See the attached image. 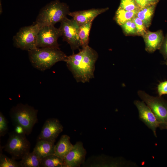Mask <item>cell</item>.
I'll use <instances>...</instances> for the list:
<instances>
[{
  "instance_id": "cell-9",
  "label": "cell",
  "mask_w": 167,
  "mask_h": 167,
  "mask_svg": "<svg viewBox=\"0 0 167 167\" xmlns=\"http://www.w3.org/2000/svg\"><path fill=\"white\" fill-rule=\"evenodd\" d=\"M61 34L59 28H56L54 25L41 27L38 35L37 47L60 49L58 40Z\"/></svg>"
},
{
  "instance_id": "cell-20",
  "label": "cell",
  "mask_w": 167,
  "mask_h": 167,
  "mask_svg": "<svg viewBox=\"0 0 167 167\" xmlns=\"http://www.w3.org/2000/svg\"><path fill=\"white\" fill-rule=\"evenodd\" d=\"M92 23L90 22L79 26L78 36L82 48L88 45L89 35Z\"/></svg>"
},
{
  "instance_id": "cell-19",
  "label": "cell",
  "mask_w": 167,
  "mask_h": 167,
  "mask_svg": "<svg viewBox=\"0 0 167 167\" xmlns=\"http://www.w3.org/2000/svg\"><path fill=\"white\" fill-rule=\"evenodd\" d=\"M137 11H129L118 7L116 12L114 19L121 26L126 22L133 19L136 16Z\"/></svg>"
},
{
  "instance_id": "cell-8",
  "label": "cell",
  "mask_w": 167,
  "mask_h": 167,
  "mask_svg": "<svg viewBox=\"0 0 167 167\" xmlns=\"http://www.w3.org/2000/svg\"><path fill=\"white\" fill-rule=\"evenodd\" d=\"M59 28L64 41L69 44L72 50L79 49L81 45L78 36L79 26L73 19L67 17L61 22Z\"/></svg>"
},
{
  "instance_id": "cell-25",
  "label": "cell",
  "mask_w": 167,
  "mask_h": 167,
  "mask_svg": "<svg viewBox=\"0 0 167 167\" xmlns=\"http://www.w3.org/2000/svg\"><path fill=\"white\" fill-rule=\"evenodd\" d=\"M136 26L138 35L143 36L148 31L143 21L136 16L133 19Z\"/></svg>"
},
{
  "instance_id": "cell-11",
  "label": "cell",
  "mask_w": 167,
  "mask_h": 167,
  "mask_svg": "<svg viewBox=\"0 0 167 167\" xmlns=\"http://www.w3.org/2000/svg\"><path fill=\"white\" fill-rule=\"evenodd\" d=\"M86 154L82 142H76L63 160L64 167H80L84 163Z\"/></svg>"
},
{
  "instance_id": "cell-13",
  "label": "cell",
  "mask_w": 167,
  "mask_h": 167,
  "mask_svg": "<svg viewBox=\"0 0 167 167\" xmlns=\"http://www.w3.org/2000/svg\"><path fill=\"white\" fill-rule=\"evenodd\" d=\"M109 9L103 8L92 9L87 10L70 12L69 15L72 17L79 26L93 22L99 15L104 13Z\"/></svg>"
},
{
  "instance_id": "cell-12",
  "label": "cell",
  "mask_w": 167,
  "mask_h": 167,
  "mask_svg": "<svg viewBox=\"0 0 167 167\" xmlns=\"http://www.w3.org/2000/svg\"><path fill=\"white\" fill-rule=\"evenodd\" d=\"M63 126L58 119L50 118L45 122L38 136V140L44 139L55 142L63 130Z\"/></svg>"
},
{
  "instance_id": "cell-6",
  "label": "cell",
  "mask_w": 167,
  "mask_h": 167,
  "mask_svg": "<svg viewBox=\"0 0 167 167\" xmlns=\"http://www.w3.org/2000/svg\"><path fill=\"white\" fill-rule=\"evenodd\" d=\"M40 27L35 23L32 25L21 28L13 36L14 46L28 51L37 48L38 35Z\"/></svg>"
},
{
  "instance_id": "cell-24",
  "label": "cell",
  "mask_w": 167,
  "mask_h": 167,
  "mask_svg": "<svg viewBox=\"0 0 167 167\" xmlns=\"http://www.w3.org/2000/svg\"><path fill=\"white\" fill-rule=\"evenodd\" d=\"M119 7L129 11H138L140 9L135 0H120Z\"/></svg>"
},
{
  "instance_id": "cell-28",
  "label": "cell",
  "mask_w": 167,
  "mask_h": 167,
  "mask_svg": "<svg viewBox=\"0 0 167 167\" xmlns=\"http://www.w3.org/2000/svg\"><path fill=\"white\" fill-rule=\"evenodd\" d=\"M160 53L165 59H167V34L164 38L159 49Z\"/></svg>"
},
{
  "instance_id": "cell-27",
  "label": "cell",
  "mask_w": 167,
  "mask_h": 167,
  "mask_svg": "<svg viewBox=\"0 0 167 167\" xmlns=\"http://www.w3.org/2000/svg\"><path fill=\"white\" fill-rule=\"evenodd\" d=\"M157 92L159 96L167 94V80L159 83L157 86Z\"/></svg>"
},
{
  "instance_id": "cell-26",
  "label": "cell",
  "mask_w": 167,
  "mask_h": 167,
  "mask_svg": "<svg viewBox=\"0 0 167 167\" xmlns=\"http://www.w3.org/2000/svg\"><path fill=\"white\" fill-rule=\"evenodd\" d=\"M8 131V122L1 112H0V136H4Z\"/></svg>"
},
{
  "instance_id": "cell-31",
  "label": "cell",
  "mask_w": 167,
  "mask_h": 167,
  "mask_svg": "<svg viewBox=\"0 0 167 167\" xmlns=\"http://www.w3.org/2000/svg\"><path fill=\"white\" fill-rule=\"evenodd\" d=\"M160 0H145L149 5L156 4Z\"/></svg>"
},
{
  "instance_id": "cell-21",
  "label": "cell",
  "mask_w": 167,
  "mask_h": 167,
  "mask_svg": "<svg viewBox=\"0 0 167 167\" xmlns=\"http://www.w3.org/2000/svg\"><path fill=\"white\" fill-rule=\"evenodd\" d=\"M41 167H64L63 160L54 154L50 155L42 159Z\"/></svg>"
},
{
  "instance_id": "cell-18",
  "label": "cell",
  "mask_w": 167,
  "mask_h": 167,
  "mask_svg": "<svg viewBox=\"0 0 167 167\" xmlns=\"http://www.w3.org/2000/svg\"><path fill=\"white\" fill-rule=\"evenodd\" d=\"M42 159L32 151L25 155L19 161L21 167H40Z\"/></svg>"
},
{
  "instance_id": "cell-29",
  "label": "cell",
  "mask_w": 167,
  "mask_h": 167,
  "mask_svg": "<svg viewBox=\"0 0 167 167\" xmlns=\"http://www.w3.org/2000/svg\"><path fill=\"white\" fill-rule=\"evenodd\" d=\"M137 4L141 8H143L149 5L145 0H135Z\"/></svg>"
},
{
  "instance_id": "cell-7",
  "label": "cell",
  "mask_w": 167,
  "mask_h": 167,
  "mask_svg": "<svg viewBox=\"0 0 167 167\" xmlns=\"http://www.w3.org/2000/svg\"><path fill=\"white\" fill-rule=\"evenodd\" d=\"M26 135L15 131L9 134L7 142L4 147V150L15 160L21 159L30 152V143Z\"/></svg>"
},
{
  "instance_id": "cell-1",
  "label": "cell",
  "mask_w": 167,
  "mask_h": 167,
  "mask_svg": "<svg viewBox=\"0 0 167 167\" xmlns=\"http://www.w3.org/2000/svg\"><path fill=\"white\" fill-rule=\"evenodd\" d=\"M98 57L96 51L88 45L79 49L78 53L68 56L66 62L76 81L85 83L94 78Z\"/></svg>"
},
{
  "instance_id": "cell-32",
  "label": "cell",
  "mask_w": 167,
  "mask_h": 167,
  "mask_svg": "<svg viewBox=\"0 0 167 167\" xmlns=\"http://www.w3.org/2000/svg\"><path fill=\"white\" fill-rule=\"evenodd\" d=\"M165 64L167 65V60L165 61Z\"/></svg>"
},
{
  "instance_id": "cell-23",
  "label": "cell",
  "mask_w": 167,
  "mask_h": 167,
  "mask_svg": "<svg viewBox=\"0 0 167 167\" xmlns=\"http://www.w3.org/2000/svg\"><path fill=\"white\" fill-rule=\"evenodd\" d=\"M120 26L126 35L138 36L135 25L133 19L126 22Z\"/></svg>"
},
{
  "instance_id": "cell-30",
  "label": "cell",
  "mask_w": 167,
  "mask_h": 167,
  "mask_svg": "<svg viewBox=\"0 0 167 167\" xmlns=\"http://www.w3.org/2000/svg\"><path fill=\"white\" fill-rule=\"evenodd\" d=\"M15 131L18 133L25 134L24 129L22 127L20 126H15Z\"/></svg>"
},
{
  "instance_id": "cell-10",
  "label": "cell",
  "mask_w": 167,
  "mask_h": 167,
  "mask_svg": "<svg viewBox=\"0 0 167 167\" xmlns=\"http://www.w3.org/2000/svg\"><path fill=\"white\" fill-rule=\"evenodd\" d=\"M134 103L138 110L139 119L152 131L155 136L157 137L156 131L159 125L155 115L143 101L135 100Z\"/></svg>"
},
{
  "instance_id": "cell-3",
  "label": "cell",
  "mask_w": 167,
  "mask_h": 167,
  "mask_svg": "<svg viewBox=\"0 0 167 167\" xmlns=\"http://www.w3.org/2000/svg\"><path fill=\"white\" fill-rule=\"evenodd\" d=\"M70 12L68 6L58 0L47 4L40 10L35 23L40 27L46 25H54L61 22Z\"/></svg>"
},
{
  "instance_id": "cell-16",
  "label": "cell",
  "mask_w": 167,
  "mask_h": 167,
  "mask_svg": "<svg viewBox=\"0 0 167 167\" xmlns=\"http://www.w3.org/2000/svg\"><path fill=\"white\" fill-rule=\"evenodd\" d=\"M54 143L44 139L38 140L33 151L41 159L47 156L54 154L55 147Z\"/></svg>"
},
{
  "instance_id": "cell-5",
  "label": "cell",
  "mask_w": 167,
  "mask_h": 167,
  "mask_svg": "<svg viewBox=\"0 0 167 167\" xmlns=\"http://www.w3.org/2000/svg\"><path fill=\"white\" fill-rule=\"evenodd\" d=\"M139 97L150 108L159 123V128L167 129V101L161 96H153L145 92L139 90Z\"/></svg>"
},
{
  "instance_id": "cell-14",
  "label": "cell",
  "mask_w": 167,
  "mask_h": 167,
  "mask_svg": "<svg viewBox=\"0 0 167 167\" xmlns=\"http://www.w3.org/2000/svg\"><path fill=\"white\" fill-rule=\"evenodd\" d=\"M143 37L145 44V50L149 53L160 49L164 38L161 30L155 32L148 30Z\"/></svg>"
},
{
  "instance_id": "cell-4",
  "label": "cell",
  "mask_w": 167,
  "mask_h": 167,
  "mask_svg": "<svg viewBox=\"0 0 167 167\" xmlns=\"http://www.w3.org/2000/svg\"><path fill=\"white\" fill-rule=\"evenodd\" d=\"M38 112L27 104L19 103L11 109L10 115L14 125L22 127L25 134L28 135L38 122Z\"/></svg>"
},
{
  "instance_id": "cell-15",
  "label": "cell",
  "mask_w": 167,
  "mask_h": 167,
  "mask_svg": "<svg viewBox=\"0 0 167 167\" xmlns=\"http://www.w3.org/2000/svg\"><path fill=\"white\" fill-rule=\"evenodd\" d=\"M70 139V137L67 135H62L55 145L54 155L63 160L74 146L71 143Z\"/></svg>"
},
{
  "instance_id": "cell-17",
  "label": "cell",
  "mask_w": 167,
  "mask_h": 167,
  "mask_svg": "<svg viewBox=\"0 0 167 167\" xmlns=\"http://www.w3.org/2000/svg\"><path fill=\"white\" fill-rule=\"evenodd\" d=\"M156 5H148L137 11L136 16L143 21L147 28L151 24Z\"/></svg>"
},
{
  "instance_id": "cell-2",
  "label": "cell",
  "mask_w": 167,
  "mask_h": 167,
  "mask_svg": "<svg viewBox=\"0 0 167 167\" xmlns=\"http://www.w3.org/2000/svg\"><path fill=\"white\" fill-rule=\"evenodd\" d=\"M30 61L36 69L44 71L59 61H66L68 56L60 49L49 48L33 49L28 51Z\"/></svg>"
},
{
  "instance_id": "cell-22",
  "label": "cell",
  "mask_w": 167,
  "mask_h": 167,
  "mask_svg": "<svg viewBox=\"0 0 167 167\" xmlns=\"http://www.w3.org/2000/svg\"><path fill=\"white\" fill-rule=\"evenodd\" d=\"M1 152L0 154V167H21L19 162L17 161L16 160L12 157H8Z\"/></svg>"
}]
</instances>
